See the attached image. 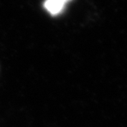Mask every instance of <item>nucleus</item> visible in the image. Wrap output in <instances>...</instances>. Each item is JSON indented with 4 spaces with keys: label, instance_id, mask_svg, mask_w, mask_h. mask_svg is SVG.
I'll list each match as a JSON object with an SVG mask.
<instances>
[{
    "label": "nucleus",
    "instance_id": "nucleus-1",
    "mask_svg": "<svg viewBox=\"0 0 127 127\" xmlns=\"http://www.w3.org/2000/svg\"><path fill=\"white\" fill-rule=\"evenodd\" d=\"M68 1L69 0H45L44 7L52 16H56L63 11L65 3Z\"/></svg>",
    "mask_w": 127,
    "mask_h": 127
}]
</instances>
